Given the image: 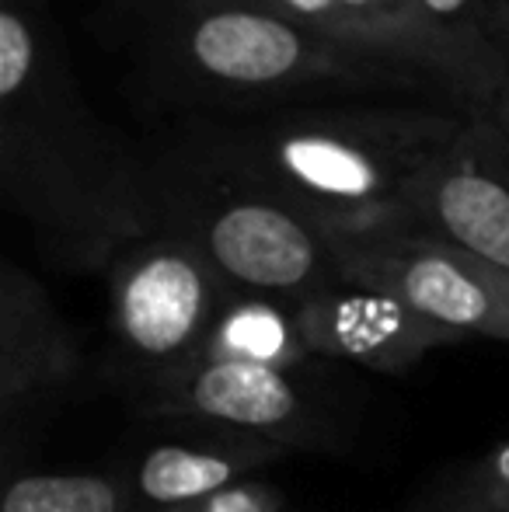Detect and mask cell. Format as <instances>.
I'll return each mask as SVG.
<instances>
[{
	"label": "cell",
	"mask_w": 509,
	"mask_h": 512,
	"mask_svg": "<svg viewBox=\"0 0 509 512\" xmlns=\"http://www.w3.org/2000/svg\"><path fill=\"white\" fill-rule=\"evenodd\" d=\"M0 182L56 258L109 265L147 234V154L84 98L46 7H0Z\"/></svg>",
	"instance_id": "cell-1"
},
{
	"label": "cell",
	"mask_w": 509,
	"mask_h": 512,
	"mask_svg": "<svg viewBox=\"0 0 509 512\" xmlns=\"http://www.w3.org/2000/svg\"><path fill=\"white\" fill-rule=\"evenodd\" d=\"M468 115L300 105L227 119L241 154L325 237L415 227V199Z\"/></svg>",
	"instance_id": "cell-2"
},
{
	"label": "cell",
	"mask_w": 509,
	"mask_h": 512,
	"mask_svg": "<svg viewBox=\"0 0 509 512\" xmlns=\"http://www.w3.org/2000/svg\"><path fill=\"white\" fill-rule=\"evenodd\" d=\"M147 230L189 241L234 293L300 304L339 283L332 241L252 168L220 115H192L143 147Z\"/></svg>",
	"instance_id": "cell-3"
},
{
	"label": "cell",
	"mask_w": 509,
	"mask_h": 512,
	"mask_svg": "<svg viewBox=\"0 0 509 512\" xmlns=\"http://www.w3.org/2000/svg\"><path fill=\"white\" fill-rule=\"evenodd\" d=\"M147 67L161 95L196 115H269L426 84L412 70L279 18L255 0L150 14Z\"/></svg>",
	"instance_id": "cell-4"
},
{
	"label": "cell",
	"mask_w": 509,
	"mask_h": 512,
	"mask_svg": "<svg viewBox=\"0 0 509 512\" xmlns=\"http://www.w3.org/2000/svg\"><path fill=\"white\" fill-rule=\"evenodd\" d=\"M234 290L189 241L147 230L109 262V321L119 349L154 384L192 366Z\"/></svg>",
	"instance_id": "cell-5"
},
{
	"label": "cell",
	"mask_w": 509,
	"mask_h": 512,
	"mask_svg": "<svg viewBox=\"0 0 509 512\" xmlns=\"http://www.w3.org/2000/svg\"><path fill=\"white\" fill-rule=\"evenodd\" d=\"M342 283L398 300L461 338L509 342V272L419 227L328 237Z\"/></svg>",
	"instance_id": "cell-6"
},
{
	"label": "cell",
	"mask_w": 509,
	"mask_h": 512,
	"mask_svg": "<svg viewBox=\"0 0 509 512\" xmlns=\"http://www.w3.org/2000/svg\"><path fill=\"white\" fill-rule=\"evenodd\" d=\"M415 227L509 272V133L489 112L468 115L429 171Z\"/></svg>",
	"instance_id": "cell-7"
},
{
	"label": "cell",
	"mask_w": 509,
	"mask_h": 512,
	"mask_svg": "<svg viewBox=\"0 0 509 512\" xmlns=\"http://www.w3.org/2000/svg\"><path fill=\"white\" fill-rule=\"evenodd\" d=\"M311 356L346 359L377 373H405L433 349L464 342L457 331L412 314L398 300L349 283H332L293 304Z\"/></svg>",
	"instance_id": "cell-8"
},
{
	"label": "cell",
	"mask_w": 509,
	"mask_h": 512,
	"mask_svg": "<svg viewBox=\"0 0 509 512\" xmlns=\"http://www.w3.org/2000/svg\"><path fill=\"white\" fill-rule=\"evenodd\" d=\"M154 411L231 425L276 446L307 443L314 411L290 370L255 363H192L154 384Z\"/></svg>",
	"instance_id": "cell-9"
},
{
	"label": "cell",
	"mask_w": 509,
	"mask_h": 512,
	"mask_svg": "<svg viewBox=\"0 0 509 512\" xmlns=\"http://www.w3.org/2000/svg\"><path fill=\"white\" fill-rule=\"evenodd\" d=\"M81 373L74 331L21 265L0 269V422L18 429L39 405L67 391Z\"/></svg>",
	"instance_id": "cell-10"
},
{
	"label": "cell",
	"mask_w": 509,
	"mask_h": 512,
	"mask_svg": "<svg viewBox=\"0 0 509 512\" xmlns=\"http://www.w3.org/2000/svg\"><path fill=\"white\" fill-rule=\"evenodd\" d=\"M429 28L461 77V102L471 115L489 112L509 74V39L492 0H419Z\"/></svg>",
	"instance_id": "cell-11"
},
{
	"label": "cell",
	"mask_w": 509,
	"mask_h": 512,
	"mask_svg": "<svg viewBox=\"0 0 509 512\" xmlns=\"http://www.w3.org/2000/svg\"><path fill=\"white\" fill-rule=\"evenodd\" d=\"M353 32L367 53L419 74L426 84L443 88L461 102V77L429 28L419 0H342Z\"/></svg>",
	"instance_id": "cell-12"
},
{
	"label": "cell",
	"mask_w": 509,
	"mask_h": 512,
	"mask_svg": "<svg viewBox=\"0 0 509 512\" xmlns=\"http://www.w3.org/2000/svg\"><path fill=\"white\" fill-rule=\"evenodd\" d=\"M276 443H224V446H154L136 467V488L147 502L161 509L185 506L238 485L241 474L262 464Z\"/></svg>",
	"instance_id": "cell-13"
},
{
	"label": "cell",
	"mask_w": 509,
	"mask_h": 512,
	"mask_svg": "<svg viewBox=\"0 0 509 512\" xmlns=\"http://www.w3.org/2000/svg\"><path fill=\"white\" fill-rule=\"evenodd\" d=\"M311 356L300 338L293 304L255 293H234L213 324L196 363H255L293 370Z\"/></svg>",
	"instance_id": "cell-14"
},
{
	"label": "cell",
	"mask_w": 509,
	"mask_h": 512,
	"mask_svg": "<svg viewBox=\"0 0 509 512\" xmlns=\"http://www.w3.org/2000/svg\"><path fill=\"white\" fill-rule=\"evenodd\" d=\"M0 512H126V492L102 474H28L7 488Z\"/></svg>",
	"instance_id": "cell-15"
},
{
	"label": "cell",
	"mask_w": 509,
	"mask_h": 512,
	"mask_svg": "<svg viewBox=\"0 0 509 512\" xmlns=\"http://www.w3.org/2000/svg\"><path fill=\"white\" fill-rule=\"evenodd\" d=\"M255 4L269 7V11H276L279 18L297 21V25L311 28V32H321L335 42H346V46H353V49H363L353 32V21H349L346 7H342V0H255ZM363 53H367V49H363Z\"/></svg>",
	"instance_id": "cell-16"
},
{
	"label": "cell",
	"mask_w": 509,
	"mask_h": 512,
	"mask_svg": "<svg viewBox=\"0 0 509 512\" xmlns=\"http://www.w3.org/2000/svg\"><path fill=\"white\" fill-rule=\"evenodd\" d=\"M157 512H283L279 509V492L262 481H238L206 499L185 502V506L157 509Z\"/></svg>",
	"instance_id": "cell-17"
},
{
	"label": "cell",
	"mask_w": 509,
	"mask_h": 512,
	"mask_svg": "<svg viewBox=\"0 0 509 512\" xmlns=\"http://www.w3.org/2000/svg\"><path fill=\"white\" fill-rule=\"evenodd\" d=\"M461 488H468L475 499H482L489 509L509 512V443L496 446L482 464H475L471 478Z\"/></svg>",
	"instance_id": "cell-18"
},
{
	"label": "cell",
	"mask_w": 509,
	"mask_h": 512,
	"mask_svg": "<svg viewBox=\"0 0 509 512\" xmlns=\"http://www.w3.org/2000/svg\"><path fill=\"white\" fill-rule=\"evenodd\" d=\"M440 512H496V509H489L482 499H475V495H471L468 488H457V495Z\"/></svg>",
	"instance_id": "cell-19"
},
{
	"label": "cell",
	"mask_w": 509,
	"mask_h": 512,
	"mask_svg": "<svg viewBox=\"0 0 509 512\" xmlns=\"http://www.w3.org/2000/svg\"><path fill=\"white\" fill-rule=\"evenodd\" d=\"M489 115L499 122V126L506 129V133H509V74H506V84H503V91H499V98H496V102H492V108H489Z\"/></svg>",
	"instance_id": "cell-20"
},
{
	"label": "cell",
	"mask_w": 509,
	"mask_h": 512,
	"mask_svg": "<svg viewBox=\"0 0 509 512\" xmlns=\"http://www.w3.org/2000/svg\"><path fill=\"white\" fill-rule=\"evenodd\" d=\"M199 4H217V0H147L150 14H161V11H182V7H199Z\"/></svg>",
	"instance_id": "cell-21"
},
{
	"label": "cell",
	"mask_w": 509,
	"mask_h": 512,
	"mask_svg": "<svg viewBox=\"0 0 509 512\" xmlns=\"http://www.w3.org/2000/svg\"><path fill=\"white\" fill-rule=\"evenodd\" d=\"M492 4H496V11L503 14V21H506V11H509V0H492ZM506 28V25H503Z\"/></svg>",
	"instance_id": "cell-22"
},
{
	"label": "cell",
	"mask_w": 509,
	"mask_h": 512,
	"mask_svg": "<svg viewBox=\"0 0 509 512\" xmlns=\"http://www.w3.org/2000/svg\"><path fill=\"white\" fill-rule=\"evenodd\" d=\"M21 4H32V7H46V0H21Z\"/></svg>",
	"instance_id": "cell-23"
},
{
	"label": "cell",
	"mask_w": 509,
	"mask_h": 512,
	"mask_svg": "<svg viewBox=\"0 0 509 512\" xmlns=\"http://www.w3.org/2000/svg\"><path fill=\"white\" fill-rule=\"evenodd\" d=\"M503 25H506V39H509V11H506V21H503Z\"/></svg>",
	"instance_id": "cell-24"
}]
</instances>
